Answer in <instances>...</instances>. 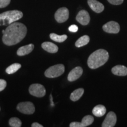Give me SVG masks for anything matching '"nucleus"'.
I'll return each mask as SVG.
<instances>
[{
	"label": "nucleus",
	"instance_id": "f257e3e1",
	"mask_svg": "<svg viewBox=\"0 0 127 127\" xmlns=\"http://www.w3.org/2000/svg\"><path fill=\"white\" fill-rule=\"evenodd\" d=\"M27 32V28L23 24L14 23L8 25L3 34L2 41L7 45H14L24 38Z\"/></svg>",
	"mask_w": 127,
	"mask_h": 127
},
{
	"label": "nucleus",
	"instance_id": "f03ea898",
	"mask_svg": "<svg viewBox=\"0 0 127 127\" xmlns=\"http://www.w3.org/2000/svg\"><path fill=\"white\" fill-rule=\"evenodd\" d=\"M108 52L104 49H99L90 55L87 63L90 68L96 69L104 65L108 60Z\"/></svg>",
	"mask_w": 127,
	"mask_h": 127
},
{
	"label": "nucleus",
	"instance_id": "7ed1b4c3",
	"mask_svg": "<svg viewBox=\"0 0 127 127\" xmlns=\"http://www.w3.org/2000/svg\"><path fill=\"white\" fill-rule=\"evenodd\" d=\"M23 17V13L18 10L8 11L0 14V25H7L17 21Z\"/></svg>",
	"mask_w": 127,
	"mask_h": 127
},
{
	"label": "nucleus",
	"instance_id": "20e7f679",
	"mask_svg": "<svg viewBox=\"0 0 127 127\" xmlns=\"http://www.w3.org/2000/svg\"><path fill=\"white\" fill-rule=\"evenodd\" d=\"M65 71V66L63 64H57L50 66L45 72V75L47 78H53L61 76Z\"/></svg>",
	"mask_w": 127,
	"mask_h": 127
},
{
	"label": "nucleus",
	"instance_id": "39448f33",
	"mask_svg": "<svg viewBox=\"0 0 127 127\" xmlns=\"http://www.w3.org/2000/svg\"><path fill=\"white\" fill-rule=\"evenodd\" d=\"M30 94L36 97H43L46 94L45 87L39 84H32L29 88Z\"/></svg>",
	"mask_w": 127,
	"mask_h": 127
},
{
	"label": "nucleus",
	"instance_id": "423d86ee",
	"mask_svg": "<svg viewBox=\"0 0 127 127\" xmlns=\"http://www.w3.org/2000/svg\"><path fill=\"white\" fill-rule=\"evenodd\" d=\"M17 109L21 113L24 114H32L35 112L34 104L31 102H23L19 103Z\"/></svg>",
	"mask_w": 127,
	"mask_h": 127
},
{
	"label": "nucleus",
	"instance_id": "0eeeda50",
	"mask_svg": "<svg viewBox=\"0 0 127 127\" xmlns=\"http://www.w3.org/2000/svg\"><path fill=\"white\" fill-rule=\"evenodd\" d=\"M69 18V10L66 7L60 8L55 14V19L58 23L65 22Z\"/></svg>",
	"mask_w": 127,
	"mask_h": 127
},
{
	"label": "nucleus",
	"instance_id": "6e6552de",
	"mask_svg": "<svg viewBox=\"0 0 127 127\" xmlns=\"http://www.w3.org/2000/svg\"><path fill=\"white\" fill-rule=\"evenodd\" d=\"M102 29L109 34H118L120 32V26L118 23L112 21L103 25Z\"/></svg>",
	"mask_w": 127,
	"mask_h": 127
},
{
	"label": "nucleus",
	"instance_id": "1a4fd4ad",
	"mask_svg": "<svg viewBox=\"0 0 127 127\" xmlns=\"http://www.w3.org/2000/svg\"><path fill=\"white\" fill-rule=\"evenodd\" d=\"M117 123V115L112 111L108 112L102 123V127H114Z\"/></svg>",
	"mask_w": 127,
	"mask_h": 127
},
{
	"label": "nucleus",
	"instance_id": "9d476101",
	"mask_svg": "<svg viewBox=\"0 0 127 127\" xmlns=\"http://www.w3.org/2000/svg\"><path fill=\"white\" fill-rule=\"evenodd\" d=\"M76 20L82 25H88L90 21V17L88 12L85 10H81L78 13Z\"/></svg>",
	"mask_w": 127,
	"mask_h": 127
},
{
	"label": "nucleus",
	"instance_id": "9b49d317",
	"mask_svg": "<svg viewBox=\"0 0 127 127\" xmlns=\"http://www.w3.org/2000/svg\"><path fill=\"white\" fill-rule=\"evenodd\" d=\"M83 73V69L81 66H77L72 69L68 75V80L70 82L74 81L79 78Z\"/></svg>",
	"mask_w": 127,
	"mask_h": 127
},
{
	"label": "nucleus",
	"instance_id": "f8f14e48",
	"mask_svg": "<svg viewBox=\"0 0 127 127\" xmlns=\"http://www.w3.org/2000/svg\"><path fill=\"white\" fill-rule=\"evenodd\" d=\"M88 4L93 11L96 13H101L104 9V6L97 0H88Z\"/></svg>",
	"mask_w": 127,
	"mask_h": 127
},
{
	"label": "nucleus",
	"instance_id": "ddd939ff",
	"mask_svg": "<svg viewBox=\"0 0 127 127\" xmlns=\"http://www.w3.org/2000/svg\"><path fill=\"white\" fill-rule=\"evenodd\" d=\"M112 72L113 74L118 76H126L127 75V67L126 66L118 65L114 66L112 68Z\"/></svg>",
	"mask_w": 127,
	"mask_h": 127
},
{
	"label": "nucleus",
	"instance_id": "4468645a",
	"mask_svg": "<svg viewBox=\"0 0 127 127\" xmlns=\"http://www.w3.org/2000/svg\"><path fill=\"white\" fill-rule=\"evenodd\" d=\"M34 45L32 44H28V45L23 46V47H20L17 50V54L19 56H24V55H27L32 51V50H34Z\"/></svg>",
	"mask_w": 127,
	"mask_h": 127
},
{
	"label": "nucleus",
	"instance_id": "2eb2a0df",
	"mask_svg": "<svg viewBox=\"0 0 127 127\" xmlns=\"http://www.w3.org/2000/svg\"><path fill=\"white\" fill-rule=\"evenodd\" d=\"M41 46L44 50L50 53H56L58 51V47L57 45L51 42H44Z\"/></svg>",
	"mask_w": 127,
	"mask_h": 127
},
{
	"label": "nucleus",
	"instance_id": "dca6fc26",
	"mask_svg": "<svg viewBox=\"0 0 127 127\" xmlns=\"http://www.w3.org/2000/svg\"><path fill=\"white\" fill-rule=\"evenodd\" d=\"M106 108L102 105H98L93 108V114L97 117H102L106 113Z\"/></svg>",
	"mask_w": 127,
	"mask_h": 127
},
{
	"label": "nucleus",
	"instance_id": "f3484780",
	"mask_svg": "<svg viewBox=\"0 0 127 127\" xmlns=\"http://www.w3.org/2000/svg\"><path fill=\"white\" fill-rule=\"evenodd\" d=\"M84 93V90L83 88H81L75 90L71 93L70 95V99L72 101H77L82 96Z\"/></svg>",
	"mask_w": 127,
	"mask_h": 127
},
{
	"label": "nucleus",
	"instance_id": "a211bd4d",
	"mask_svg": "<svg viewBox=\"0 0 127 127\" xmlns=\"http://www.w3.org/2000/svg\"><path fill=\"white\" fill-rule=\"evenodd\" d=\"M90 42V37L88 35H83L80 37L75 42V46L78 48L86 45Z\"/></svg>",
	"mask_w": 127,
	"mask_h": 127
},
{
	"label": "nucleus",
	"instance_id": "6ab92c4d",
	"mask_svg": "<svg viewBox=\"0 0 127 127\" xmlns=\"http://www.w3.org/2000/svg\"><path fill=\"white\" fill-rule=\"evenodd\" d=\"M50 38L52 40L56 41L57 42H63L65 41L67 39V35H59L55 33H51L50 35Z\"/></svg>",
	"mask_w": 127,
	"mask_h": 127
},
{
	"label": "nucleus",
	"instance_id": "aec40b11",
	"mask_svg": "<svg viewBox=\"0 0 127 127\" xmlns=\"http://www.w3.org/2000/svg\"><path fill=\"white\" fill-rule=\"evenodd\" d=\"M21 67V65L18 63H14L13 64L9 66L7 69H6V72L8 74H12L17 72L20 68Z\"/></svg>",
	"mask_w": 127,
	"mask_h": 127
},
{
	"label": "nucleus",
	"instance_id": "412c9836",
	"mask_svg": "<svg viewBox=\"0 0 127 127\" xmlns=\"http://www.w3.org/2000/svg\"><path fill=\"white\" fill-rule=\"evenodd\" d=\"M94 120V117L91 115H86L82 118L81 123L82 125H83V127H88L89 125H90L92 124L93 123Z\"/></svg>",
	"mask_w": 127,
	"mask_h": 127
},
{
	"label": "nucleus",
	"instance_id": "4be33fe9",
	"mask_svg": "<svg viewBox=\"0 0 127 127\" xmlns=\"http://www.w3.org/2000/svg\"><path fill=\"white\" fill-rule=\"evenodd\" d=\"M9 124L12 127H21L22 123L19 118L13 117L9 120Z\"/></svg>",
	"mask_w": 127,
	"mask_h": 127
},
{
	"label": "nucleus",
	"instance_id": "5701e85b",
	"mask_svg": "<svg viewBox=\"0 0 127 127\" xmlns=\"http://www.w3.org/2000/svg\"><path fill=\"white\" fill-rule=\"evenodd\" d=\"M11 0H0V8H4L8 5Z\"/></svg>",
	"mask_w": 127,
	"mask_h": 127
},
{
	"label": "nucleus",
	"instance_id": "b1692460",
	"mask_svg": "<svg viewBox=\"0 0 127 127\" xmlns=\"http://www.w3.org/2000/svg\"><path fill=\"white\" fill-rule=\"evenodd\" d=\"M7 86V82L4 79H0V92L3 91Z\"/></svg>",
	"mask_w": 127,
	"mask_h": 127
},
{
	"label": "nucleus",
	"instance_id": "393cba45",
	"mask_svg": "<svg viewBox=\"0 0 127 127\" xmlns=\"http://www.w3.org/2000/svg\"><path fill=\"white\" fill-rule=\"evenodd\" d=\"M107 1L110 4L112 5H116L123 4V2H124V0H107Z\"/></svg>",
	"mask_w": 127,
	"mask_h": 127
},
{
	"label": "nucleus",
	"instance_id": "a878e982",
	"mask_svg": "<svg viewBox=\"0 0 127 127\" xmlns=\"http://www.w3.org/2000/svg\"><path fill=\"white\" fill-rule=\"evenodd\" d=\"M68 30L70 32H76L78 30V27L76 25H72L68 28Z\"/></svg>",
	"mask_w": 127,
	"mask_h": 127
},
{
	"label": "nucleus",
	"instance_id": "bb28decb",
	"mask_svg": "<svg viewBox=\"0 0 127 127\" xmlns=\"http://www.w3.org/2000/svg\"><path fill=\"white\" fill-rule=\"evenodd\" d=\"M70 127H83L81 123H79V122H72L69 124Z\"/></svg>",
	"mask_w": 127,
	"mask_h": 127
},
{
	"label": "nucleus",
	"instance_id": "cd10ccee",
	"mask_svg": "<svg viewBox=\"0 0 127 127\" xmlns=\"http://www.w3.org/2000/svg\"><path fill=\"white\" fill-rule=\"evenodd\" d=\"M32 127H43L42 125L39 124L37 123H33L31 125Z\"/></svg>",
	"mask_w": 127,
	"mask_h": 127
},
{
	"label": "nucleus",
	"instance_id": "c85d7f7f",
	"mask_svg": "<svg viewBox=\"0 0 127 127\" xmlns=\"http://www.w3.org/2000/svg\"><path fill=\"white\" fill-rule=\"evenodd\" d=\"M50 101H51V106L53 107V106L54 105V104L53 101H52V97L51 95H50Z\"/></svg>",
	"mask_w": 127,
	"mask_h": 127
},
{
	"label": "nucleus",
	"instance_id": "c756f323",
	"mask_svg": "<svg viewBox=\"0 0 127 127\" xmlns=\"http://www.w3.org/2000/svg\"><path fill=\"white\" fill-rule=\"evenodd\" d=\"M4 32H5V30H2V33H3V34H4Z\"/></svg>",
	"mask_w": 127,
	"mask_h": 127
},
{
	"label": "nucleus",
	"instance_id": "7c9ffc66",
	"mask_svg": "<svg viewBox=\"0 0 127 127\" xmlns=\"http://www.w3.org/2000/svg\"><path fill=\"white\" fill-rule=\"evenodd\" d=\"M0 110H1V108H0Z\"/></svg>",
	"mask_w": 127,
	"mask_h": 127
}]
</instances>
